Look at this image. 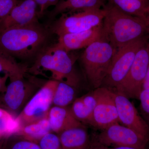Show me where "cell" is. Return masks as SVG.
Here are the masks:
<instances>
[{
  "mask_svg": "<svg viewBox=\"0 0 149 149\" xmlns=\"http://www.w3.org/2000/svg\"><path fill=\"white\" fill-rule=\"evenodd\" d=\"M50 132L52 131L47 116L40 120L22 126L15 135H19L38 143L43 136Z\"/></svg>",
  "mask_w": 149,
  "mask_h": 149,
  "instance_id": "ffe728a7",
  "label": "cell"
},
{
  "mask_svg": "<svg viewBox=\"0 0 149 149\" xmlns=\"http://www.w3.org/2000/svg\"><path fill=\"white\" fill-rule=\"evenodd\" d=\"M146 22L147 27H148V35L149 39V8L148 10V13H147Z\"/></svg>",
  "mask_w": 149,
  "mask_h": 149,
  "instance_id": "1f68e13d",
  "label": "cell"
},
{
  "mask_svg": "<svg viewBox=\"0 0 149 149\" xmlns=\"http://www.w3.org/2000/svg\"><path fill=\"white\" fill-rule=\"evenodd\" d=\"M2 149H41L38 143L18 135H13L6 139Z\"/></svg>",
  "mask_w": 149,
  "mask_h": 149,
  "instance_id": "cb8c5ba5",
  "label": "cell"
},
{
  "mask_svg": "<svg viewBox=\"0 0 149 149\" xmlns=\"http://www.w3.org/2000/svg\"><path fill=\"white\" fill-rule=\"evenodd\" d=\"M21 0H0V19L6 16Z\"/></svg>",
  "mask_w": 149,
  "mask_h": 149,
  "instance_id": "484cf974",
  "label": "cell"
},
{
  "mask_svg": "<svg viewBox=\"0 0 149 149\" xmlns=\"http://www.w3.org/2000/svg\"><path fill=\"white\" fill-rule=\"evenodd\" d=\"M38 9L34 0H21L5 17L0 19V34L13 27L39 20Z\"/></svg>",
  "mask_w": 149,
  "mask_h": 149,
  "instance_id": "4fadbf2b",
  "label": "cell"
},
{
  "mask_svg": "<svg viewBox=\"0 0 149 149\" xmlns=\"http://www.w3.org/2000/svg\"><path fill=\"white\" fill-rule=\"evenodd\" d=\"M28 65L19 63L13 57L0 49V73H8L9 77L17 76L27 72Z\"/></svg>",
  "mask_w": 149,
  "mask_h": 149,
  "instance_id": "7402d4cb",
  "label": "cell"
},
{
  "mask_svg": "<svg viewBox=\"0 0 149 149\" xmlns=\"http://www.w3.org/2000/svg\"><path fill=\"white\" fill-rule=\"evenodd\" d=\"M149 40L148 35L118 49L101 87L115 92L129 72L138 51Z\"/></svg>",
  "mask_w": 149,
  "mask_h": 149,
  "instance_id": "52a82bcc",
  "label": "cell"
},
{
  "mask_svg": "<svg viewBox=\"0 0 149 149\" xmlns=\"http://www.w3.org/2000/svg\"><path fill=\"white\" fill-rule=\"evenodd\" d=\"M95 89L77 97L70 107L71 112L77 120L85 124L91 125L93 111L97 103Z\"/></svg>",
  "mask_w": 149,
  "mask_h": 149,
  "instance_id": "e0dca14e",
  "label": "cell"
},
{
  "mask_svg": "<svg viewBox=\"0 0 149 149\" xmlns=\"http://www.w3.org/2000/svg\"><path fill=\"white\" fill-rule=\"evenodd\" d=\"M95 89L97 100L93 113L91 126L102 130L114 123H120L113 92L104 87Z\"/></svg>",
  "mask_w": 149,
  "mask_h": 149,
  "instance_id": "8fae6325",
  "label": "cell"
},
{
  "mask_svg": "<svg viewBox=\"0 0 149 149\" xmlns=\"http://www.w3.org/2000/svg\"><path fill=\"white\" fill-rule=\"evenodd\" d=\"M149 65V40L138 51L128 74L114 93L139 99Z\"/></svg>",
  "mask_w": 149,
  "mask_h": 149,
  "instance_id": "9c48e42d",
  "label": "cell"
},
{
  "mask_svg": "<svg viewBox=\"0 0 149 149\" xmlns=\"http://www.w3.org/2000/svg\"><path fill=\"white\" fill-rule=\"evenodd\" d=\"M48 118L52 132L57 134L70 128L85 126L74 117L69 106H52L48 113Z\"/></svg>",
  "mask_w": 149,
  "mask_h": 149,
  "instance_id": "2e32d148",
  "label": "cell"
},
{
  "mask_svg": "<svg viewBox=\"0 0 149 149\" xmlns=\"http://www.w3.org/2000/svg\"><path fill=\"white\" fill-rule=\"evenodd\" d=\"M53 35L47 25L37 20L1 32L0 49L25 64L29 62L32 64L43 50L52 44Z\"/></svg>",
  "mask_w": 149,
  "mask_h": 149,
  "instance_id": "6da1fadb",
  "label": "cell"
},
{
  "mask_svg": "<svg viewBox=\"0 0 149 149\" xmlns=\"http://www.w3.org/2000/svg\"><path fill=\"white\" fill-rule=\"evenodd\" d=\"M77 90L66 83L58 82L54 94L52 106L69 107L77 98Z\"/></svg>",
  "mask_w": 149,
  "mask_h": 149,
  "instance_id": "44dd1931",
  "label": "cell"
},
{
  "mask_svg": "<svg viewBox=\"0 0 149 149\" xmlns=\"http://www.w3.org/2000/svg\"><path fill=\"white\" fill-rule=\"evenodd\" d=\"M58 83L54 80H47L29 100L16 117L20 128L47 116L52 106L54 94Z\"/></svg>",
  "mask_w": 149,
  "mask_h": 149,
  "instance_id": "ba28073f",
  "label": "cell"
},
{
  "mask_svg": "<svg viewBox=\"0 0 149 149\" xmlns=\"http://www.w3.org/2000/svg\"><path fill=\"white\" fill-rule=\"evenodd\" d=\"M142 89H149V65L148 70L143 83Z\"/></svg>",
  "mask_w": 149,
  "mask_h": 149,
  "instance_id": "4dcf8cb0",
  "label": "cell"
},
{
  "mask_svg": "<svg viewBox=\"0 0 149 149\" xmlns=\"http://www.w3.org/2000/svg\"><path fill=\"white\" fill-rule=\"evenodd\" d=\"M124 13L137 17L146 22L149 0H106Z\"/></svg>",
  "mask_w": 149,
  "mask_h": 149,
  "instance_id": "d6986e66",
  "label": "cell"
},
{
  "mask_svg": "<svg viewBox=\"0 0 149 149\" xmlns=\"http://www.w3.org/2000/svg\"><path fill=\"white\" fill-rule=\"evenodd\" d=\"M106 3V0H59L47 13L48 23L62 14L102 9Z\"/></svg>",
  "mask_w": 149,
  "mask_h": 149,
  "instance_id": "9a60e30c",
  "label": "cell"
},
{
  "mask_svg": "<svg viewBox=\"0 0 149 149\" xmlns=\"http://www.w3.org/2000/svg\"><path fill=\"white\" fill-rule=\"evenodd\" d=\"M113 93L120 124L149 140L148 124L140 116L133 104L125 96Z\"/></svg>",
  "mask_w": 149,
  "mask_h": 149,
  "instance_id": "7c38bea8",
  "label": "cell"
},
{
  "mask_svg": "<svg viewBox=\"0 0 149 149\" xmlns=\"http://www.w3.org/2000/svg\"><path fill=\"white\" fill-rule=\"evenodd\" d=\"M63 149H89L91 139L86 126L76 127L58 134Z\"/></svg>",
  "mask_w": 149,
  "mask_h": 149,
  "instance_id": "ac0fdd59",
  "label": "cell"
},
{
  "mask_svg": "<svg viewBox=\"0 0 149 149\" xmlns=\"http://www.w3.org/2000/svg\"><path fill=\"white\" fill-rule=\"evenodd\" d=\"M9 78L10 83L6 92L0 93V107L15 116L16 114L18 115L45 81L27 72Z\"/></svg>",
  "mask_w": 149,
  "mask_h": 149,
  "instance_id": "5b68a950",
  "label": "cell"
},
{
  "mask_svg": "<svg viewBox=\"0 0 149 149\" xmlns=\"http://www.w3.org/2000/svg\"><path fill=\"white\" fill-rule=\"evenodd\" d=\"M9 77L8 73H5L3 76H0V93H4L6 90V82Z\"/></svg>",
  "mask_w": 149,
  "mask_h": 149,
  "instance_id": "f546056e",
  "label": "cell"
},
{
  "mask_svg": "<svg viewBox=\"0 0 149 149\" xmlns=\"http://www.w3.org/2000/svg\"><path fill=\"white\" fill-rule=\"evenodd\" d=\"M117 49L109 42L100 40L85 48L79 55L83 74L93 89L101 87Z\"/></svg>",
  "mask_w": 149,
  "mask_h": 149,
  "instance_id": "277c9868",
  "label": "cell"
},
{
  "mask_svg": "<svg viewBox=\"0 0 149 149\" xmlns=\"http://www.w3.org/2000/svg\"><path fill=\"white\" fill-rule=\"evenodd\" d=\"M38 144L41 149H63L58 135L53 132L43 136Z\"/></svg>",
  "mask_w": 149,
  "mask_h": 149,
  "instance_id": "d4e9b609",
  "label": "cell"
},
{
  "mask_svg": "<svg viewBox=\"0 0 149 149\" xmlns=\"http://www.w3.org/2000/svg\"><path fill=\"white\" fill-rule=\"evenodd\" d=\"M148 123H149V116H148Z\"/></svg>",
  "mask_w": 149,
  "mask_h": 149,
  "instance_id": "d6a6232c",
  "label": "cell"
},
{
  "mask_svg": "<svg viewBox=\"0 0 149 149\" xmlns=\"http://www.w3.org/2000/svg\"><path fill=\"white\" fill-rule=\"evenodd\" d=\"M102 24L89 30L67 34L58 37L57 45L68 52L80 49L102 40Z\"/></svg>",
  "mask_w": 149,
  "mask_h": 149,
  "instance_id": "5bb4252c",
  "label": "cell"
},
{
  "mask_svg": "<svg viewBox=\"0 0 149 149\" xmlns=\"http://www.w3.org/2000/svg\"><path fill=\"white\" fill-rule=\"evenodd\" d=\"M38 6V17L40 19L45 14L47 10L58 3L59 0H34Z\"/></svg>",
  "mask_w": 149,
  "mask_h": 149,
  "instance_id": "4316f807",
  "label": "cell"
},
{
  "mask_svg": "<svg viewBox=\"0 0 149 149\" xmlns=\"http://www.w3.org/2000/svg\"><path fill=\"white\" fill-rule=\"evenodd\" d=\"M79 56L66 52L56 43L52 44L43 50L28 67L27 73L48 80L63 82L78 89L82 79L75 63Z\"/></svg>",
  "mask_w": 149,
  "mask_h": 149,
  "instance_id": "7a4b0ae2",
  "label": "cell"
},
{
  "mask_svg": "<svg viewBox=\"0 0 149 149\" xmlns=\"http://www.w3.org/2000/svg\"><path fill=\"white\" fill-rule=\"evenodd\" d=\"M19 128L16 117L6 110L0 107V133L8 137L16 134Z\"/></svg>",
  "mask_w": 149,
  "mask_h": 149,
  "instance_id": "603a6c76",
  "label": "cell"
},
{
  "mask_svg": "<svg viewBox=\"0 0 149 149\" xmlns=\"http://www.w3.org/2000/svg\"><path fill=\"white\" fill-rule=\"evenodd\" d=\"M89 149H139L130 147H111L107 146L98 143L95 139H91V146Z\"/></svg>",
  "mask_w": 149,
  "mask_h": 149,
  "instance_id": "f1b7e54d",
  "label": "cell"
},
{
  "mask_svg": "<svg viewBox=\"0 0 149 149\" xmlns=\"http://www.w3.org/2000/svg\"><path fill=\"white\" fill-rule=\"evenodd\" d=\"M141 101L142 110L149 116V90L142 89L139 95V99Z\"/></svg>",
  "mask_w": 149,
  "mask_h": 149,
  "instance_id": "83f0119b",
  "label": "cell"
},
{
  "mask_svg": "<svg viewBox=\"0 0 149 149\" xmlns=\"http://www.w3.org/2000/svg\"><path fill=\"white\" fill-rule=\"evenodd\" d=\"M102 23V40L119 49L148 35L146 22L141 18L123 12L107 3Z\"/></svg>",
  "mask_w": 149,
  "mask_h": 149,
  "instance_id": "3957f363",
  "label": "cell"
},
{
  "mask_svg": "<svg viewBox=\"0 0 149 149\" xmlns=\"http://www.w3.org/2000/svg\"><path fill=\"white\" fill-rule=\"evenodd\" d=\"M100 143L111 147H130L146 149L149 140L119 123H114L94 138Z\"/></svg>",
  "mask_w": 149,
  "mask_h": 149,
  "instance_id": "30bf717a",
  "label": "cell"
},
{
  "mask_svg": "<svg viewBox=\"0 0 149 149\" xmlns=\"http://www.w3.org/2000/svg\"><path fill=\"white\" fill-rule=\"evenodd\" d=\"M106 14L104 9L63 13L46 24L58 37L89 30L101 25Z\"/></svg>",
  "mask_w": 149,
  "mask_h": 149,
  "instance_id": "8992f818",
  "label": "cell"
}]
</instances>
